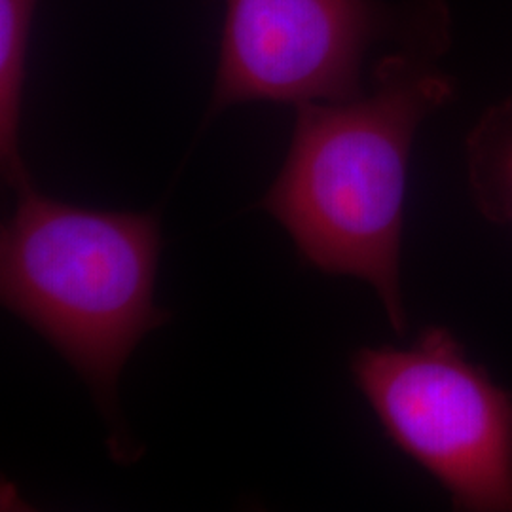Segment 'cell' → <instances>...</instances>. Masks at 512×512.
<instances>
[{
  "mask_svg": "<svg viewBox=\"0 0 512 512\" xmlns=\"http://www.w3.org/2000/svg\"><path fill=\"white\" fill-rule=\"evenodd\" d=\"M366 37L365 0H228L211 110L351 99Z\"/></svg>",
  "mask_w": 512,
  "mask_h": 512,
  "instance_id": "4",
  "label": "cell"
},
{
  "mask_svg": "<svg viewBox=\"0 0 512 512\" xmlns=\"http://www.w3.org/2000/svg\"><path fill=\"white\" fill-rule=\"evenodd\" d=\"M482 200L492 207L495 219H512V141L499 158L494 188L482 192Z\"/></svg>",
  "mask_w": 512,
  "mask_h": 512,
  "instance_id": "6",
  "label": "cell"
},
{
  "mask_svg": "<svg viewBox=\"0 0 512 512\" xmlns=\"http://www.w3.org/2000/svg\"><path fill=\"white\" fill-rule=\"evenodd\" d=\"M450 93L442 74L399 57L366 97L298 105L287 160L260 202L304 262L368 283L399 334L408 325L401 245L410 150Z\"/></svg>",
  "mask_w": 512,
  "mask_h": 512,
  "instance_id": "1",
  "label": "cell"
},
{
  "mask_svg": "<svg viewBox=\"0 0 512 512\" xmlns=\"http://www.w3.org/2000/svg\"><path fill=\"white\" fill-rule=\"evenodd\" d=\"M351 374L404 456L467 512H512V395L469 361L450 330L408 348L359 349Z\"/></svg>",
  "mask_w": 512,
  "mask_h": 512,
  "instance_id": "3",
  "label": "cell"
},
{
  "mask_svg": "<svg viewBox=\"0 0 512 512\" xmlns=\"http://www.w3.org/2000/svg\"><path fill=\"white\" fill-rule=\"evenodd\" d=\"M162 232L156 213L61 202L18 192L0 234V298L54 346L90 387L118 437L116 385L133 349L169 311L154 302Z\"/></svg>",
  "mask_w": 512,
  "mask_h": 512,
  "instance_id": "2",
  "label": "cell"
},
{
  "mask_svg": "<svg viewBox=\"0 0 512 512\" xmlns=\"http://www.w3.org/2000/svg\"><path fill=\"white\" fill-rule=\"evenodd\" d=\"M38 0H0V162L16 192L31 186L19 150L27 46Z\"/></svg>",
  "mask_w": 512,
  "mask_h": 512,
  "instance_id": "5",
  "label": "cell"
}]
</instances>
